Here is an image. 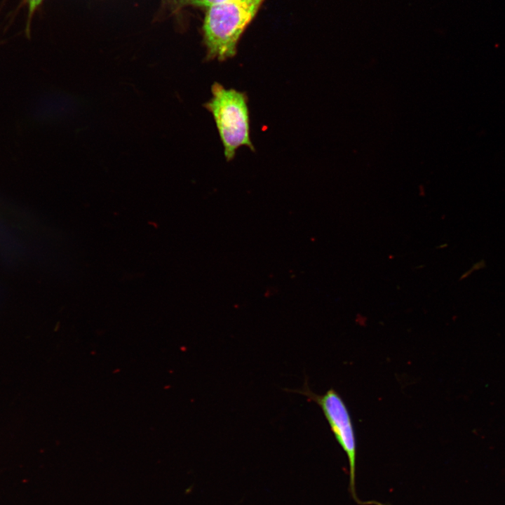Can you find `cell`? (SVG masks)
Instances as JSON below:
<instances>
[{"label": "cell", "instance_id": "3957f363", "mask_svg": "<svg viewBox=\"0 0 505 505\" xmlns=\"http://www.w3.org/2000/svg\"><path fill=\"white\" fill-rule=\"evenodd\" d=\"M316 403L321 409L338 444L345 452L349 462V490L354 500L358 504H371L375 501H361L356 492V469L357 447L354 428L349 411L340 396L333 389L319 395L313 392L307 382L302 389L292 390Z\"/></svg>", "mask_w": 505, "mask_h": 505}, {"label": "cell", "instance_id": "5b68a950", "mask_svg": "<svg viewBox=\"0 0 505 505\" xmlns=\"http://www.w3.org/2000/svg\"><path fill=\"white\" fill-rule=\"evenodd\" d=\"M43 0H25L27 6V20L26 23V33L29 34L30 25L35 12L41 6Z\"/></svg>", "mask_w": 505, "mask_h": 505}, {"label": "cell", "instance_id": "6da1fadb", "mask_svg": "<svg viewBox=\"0 0 505 505\" xmlns=\"http://www.w3.org/2000/svg\"><path fill=\"white\" fill-rule=\"evenodd\" d=\"M265 0H230L207 9L202 26L206 60L234 57L238 41Z\"/></svg>", "mask_w": 505, "mask_h": 505}, {"label": "cell", "instance_id": "8992f818", "mask_svg": "<svg viewBox=\"0 0 505 505\" xmlns=\"http://www.w3.org/2000/svg\"><path fill=\"white\" fill-rule=\"evenodd\" d=\"M168 4L174 11L178 10V0H163Z\"/></svg>", "mask_w": 505, "mask_h": 505}, {"label": "cell", "instance_id": "7a4b0ae2", "mask_svg": "<svg viewBox=\"0 0 505 505\" xmlns=\"http://www.w3.org/2000/svg\"><path fill=\"white\" fill-rule=\"evenodd\" d=\"M211 93V98L203 106L213 116L226 160L234 159L237 149L243 146L254 152L250 136L247 95L234 88H226L217 82L212 85Z\"/></svg>", "mask_w": 505, "mask_h": 505}, {"label": "cell", "instance_id": "277c9868", "mask_svg": "<svg viewBox=\"0 0 505 505\" xmlns=\"http://www.w3.org/2000/svg\"><path fill=\"white\" fill-rule=\"evenodd\" d=\"M228 1L230 0H178V10L187 6L205 8L208 9L210 7Z\"/></svg>", "mask_w": 505, "mask_h": 505}]
</instances>
